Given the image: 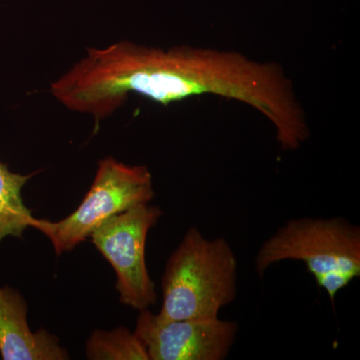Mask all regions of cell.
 Returning a JSON list of instances; mask_svg holds the SVG:
<instances>
[{
	"label": "cell",
	"instance_id": "6da1fadb",
	"mask_svg": "<svg viewBox=\"0 0 360 360\" xmlns=\"http://www.w3.org/2000/svg\"><path fill=\"white\" fill-rule=\"evenodd\" d=\"M276 82L271 63L240 52L188 45L158 49L122 40L87 49L52 82L51 92L68 110L101 122L120 110L129 94L165 105L212 94L264 110Z\"/></svg>",
	"mask_w": 360,
	"mask_h": 360
},
{
	"label": "cell",
	"instance_id": "7a4b0ae2",
	"mask_svg": "<svg viewBox=\"0 0 360 360\" xmlns=\"http://www.w3.org/2000/svg\"><path fill=\"white\" fill-rule=\"evenodd\" d=\"M238 258L226 239H208L198 227H191L163 272L158 316L168 321L219 317L220 310L238 296Z\"/></svg>",
	"mask_w": 360,
	"mask_h": 360
},
{
	"label": "cell",
	"instance_id": "3957f363",
	"mask_svg": "<svg viewBox=\"0 0 360 360\" xmlns=\"http://www.w3.org/2000/svg\"><path fill=\"white\" fill-rule=\"evenodd\" d=\"M283 260L304 262L335 305L336 295L360 276V229L340 217L290 219L258 250V276Z\"/></svg>",
	"mask_w": 360,
	"mask_h": 360
},
{
	"label": "cell",
	"instance_id": "277c9868",
	"mask_svg": "<svg viewBox=\"0 0 360 360\" xmlns=\"http://www.w3.org/2000/svg\"><path fill=\"white\" fill-rule=\"evenodd\" d=\"M155 195L146 165H127L108 156L99 160L94 184L75 212L58 222L34 219L32 227L45 234L60 255L75 250L113 215L148 205Z\"/></svg>",
	"mask_w": 360,
	"mask_h": 360
},
{
	"label": "cell",
	"instance_id": "5b68a950",
	"mask_svg": "<svg viewBox=\"0 0 360 360\" xmlns=\"http://www.w3.org/2000/svg\"><path fill=\"white\" fill-rule=\"evenodd\" d=\"M158 206L141 205L105 220L92 232V243L115 269L120 302L134 309L155 304V284L146 260V239L161 215Z\"/></svg>",
	"mask_w": 360,
	"mask_h": 360
},
{
	"label": "cell",
	"instance_id": "8992f818",
	"mask_svg": "<svg viewBox=\"0 0 360 360\" xmlns=\"http://www.w3.org/2000/svg\"><path fill=\"white\" fill-rule=\"evenodd\" d=\"M238 333V322L219 317L168 321L142 310L134 335L150 360H224Z\"/></svg>",
	"mask_w": 360,
	"mask_h": 360
},
{
	"label": "cell",
	"instance_id": "52a82bcc",
	"mask_svg": "<svg viewBox=\"0 0 360 360\" xmlns=\"http://www.w3.org/2000/svg\"><path fill=\"white\" fill-rule=\"evenodd\" d=\"M27 304L18 291L0 288V355L4 360H65L68 352L47 331L32 333Z\"/></svg>",
	"mask_w": 360,
	"mask_h": 360
},
{
	"label": "cell",
	"instance_id": "ba28073f",
	"mask_svg": "<svg viewBox=\"0 0 360 360\" xmlns=\"http://www.w3.org/2000/svg\"><path fill=\"white\" fill-rule=\"evenodd\" d=\"M33 175L15 174L0 161V243L7 236L22 238L25 229L32 227L34 217L21 191Z\"/></svg>",
	"mask_w": 360,
	"mask_h": 360
},
{
	"label": "cell",
	"instance_id": "9c48e42d",
	"mask_svg": "<svg viewBox=\"0 0 360 360\" xmlns=\"http://www.w3.org/2000/svg\"><path fill=\"white\" fill-rule=\"evenodd\" d=\"M86 356L91 360H150L134 333L125 328L94 331L86 345Z\"/></svg>",
	"mask_w": 360,
	"mask_h": 360
}]
</instances>
